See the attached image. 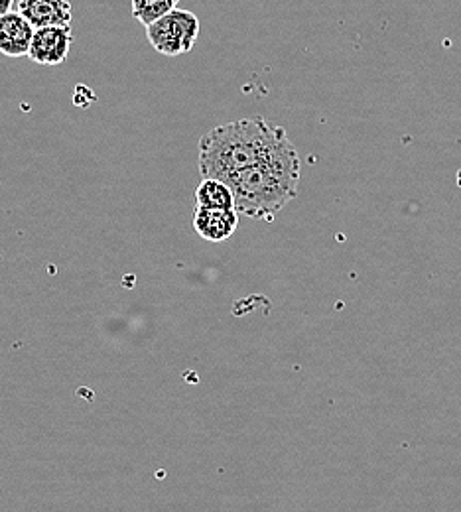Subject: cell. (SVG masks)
Returning a JSON list of instances; mask_svg holds the SVG:
<instances>
[{"label": "cell", "mask_w": 461, "mask_h": 512, "mask_svg": "<svg viewBox=\"0 0 461 512\" xmlns=\"http://www.w3.org/2000/svg\"><path fill=\"white\" fill-rule=\"evenodd\" d=\"M288 142L286 130L263 117L213 127L199 138V174L225 182L263 162Z\"/></svg>", "instance_id": "1"}, {"label": "cell", "mask_w": 461, "mask_h": 512, "mask_svg": "<svg viewBox=\"0 0 461 512\" xmlns=\"http://www.w3.org/2000/svg\"><path fill=\"white\" fill-rule=\"evenodd\" d=\"M235 193V209L251 219L272 221L300 188V156L292 140L263 162L225 180Z\"/></svg>", "instance_id": "2"}, {"label": "cell", "mask_w": 461, "mask_h": 512, "mask_svg": "<svg viewBox=\"0 0 461 512\" xmlns=\"http://www.w3.org/2000/svg\"><path fill=\"white\" fill-rule=\"evenodd\" d=\"M199 30H201V24L194 12L176 8L166 16H162L160 20H156L154 24L146 26V38L158 54L174 58V56L190 54L194 50L198 42Z\"/></svg>", "instance_id": "3"}, {"label": "cell", "mask_w": 461, "mask_h": 512, "mask_svg": "<svg viewBox=\"0 0 461 512\" xmlns=\"http://www.w3.org/2000/svg\"><path fill=\"white\" fill-rule=\"evenodd\" d=\"M73 44L71 26H48L38 28L32 38L28 58L38 65L54 67L64 64Z\"/></svg>", "instance_id": "4"}, {"label": "cell", "mask_w": 461, "mask_h": 512, "mask_svg": "<svg viewBox=\"0 0 461 512\" xmlns=\"http://www.w3.org/2000/svg\"><path fill=\"white\" fill-rule=\"evenodd\" d=\"M36 28L16 10L0 16V54L8 58H28Z\"/></svg>", "instance_id": "5"}, {"label": "cell", "mask_w": 461, "mask_h": 512, "mask_svg": "<svg viewBox=\"0 0 461 512\" xmlns=\"http://www.w3.org/2000/svg\"><path fill=\"white\" fill-rule=\"evenodd\" d=\"M237 227V209H209L198 205L194 215V229L201 239L209 243H223L237 231Z\"/></svg>", "instance_id": "6"}, {"label": "cell", "mask_w": 461, "mask_h": 512, "mask_svg": "<svg viewBox=\"0 0 461 512\" xmlns=\"http://www.w3.org/2000/svg\"><path fill=\"white\" fill-rule=\"evenodd\" d=\"M16 10L36 30L48 26H69L73 16L69 0H18Z\"/></svg>", "instance_id": "7"}, {"label": "cell", "mask_w": 461, "mask_h": 512, "mask_svg": "<svg viewBox=\"0 0 461 512\" xmlns=\"http://www.w3.org/2000/svg\"><path fill=\"white\" fill-rule=\"evenodd\" d=\"M196 201L199 207L235 209V193L227 182L215 178H201V184L196 190Z\"/></svg>", "instance_id": "8"}, {"label": "cell", "mask_w": 461, "mask_h": 512, "mask_svg": "<svg viewBox=\"0 0 461 512\" xmlns=\"http://www.w3.org/2000/svg\"><path fill=\"white\" fill-rule=\"evenodd\" d=\"M180 0H131L132 16L144 24L150 26L156 20H160L162 16H166L168 12L178 8Z\"/></svg>", "instance_id": "9"}, {"label": "cell", "mask_w": 461, "mask_h": 512, "mask_svg": "<svg viewBox=\"0 0 461 512\" xmlns=\"http://www.w3.org/2000/svg\"><path fill=\"white\" fill-rule=\"evenodd\" d=\"M14 6H18V0H0V16L14 12Z\"/></svg>", "instance_id": "10"}, {"label": "cell", "mask_w": 461, "mask_h": 512, "mask_svg": "<svg viewBox=\"0 0 461 512\" xmlns=\"http://www.w3.org/2000/svg\"><path fill=\"white\" fill-rule=\"evenodd\" d=\"M458 186H460V190H461V170H460V172H458Z\"/></svg>", "instance_id": "11"}]
</instances>
